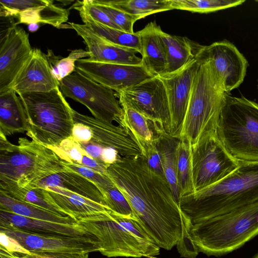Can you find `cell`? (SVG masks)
Returning a JSON list of instances; mask_svg holds the SVG:
<instances>
[{
    "label": "cell",
    "instance_id": "1",
    "mask_svg": "<svg viewBox=\"0 0 258 258\" xmlns=\"http://www.w3.org/2000/svg\"><path fill=\"white\" fill-rule=\"evenodd\" d=\"M107 174L151 241L168 250L176 245L183 234L182 210L166 178L153 171L143 156H121Z\"/></svg>",
    "mask_w": 258,
    "mask_h": 258
},
{
    "label": "cell",
    "instance_id": "2",
    "mask_svg": "<svg viewBox=\"0 0 258 258\" xmlns=\"http://www.w3.org/2000/svg\"><path fill=\"white\" fill-rule=\"evenodd\" d=\"M257 235L258 201L195 224L186 219L176 245L181 257L196 258L199 252L220 257Z\"/></svg>",
    "mask_w": 258,
    "mask_h": 258
},
{
    "label": "cell",
    "instance_id": "3",
    "mask_svg": "<svg viewBox=\"0 0 258 258\" xmlns=\"http://www.w3.org/2000/svg\"><path fill=\"white\" fill-rule=\"evenodd\" d=\"M18 143L0 134V192L14 199L46 177L66 170L51 148L25 137Z\"/></svg>",
    "mask_w": 258,
    "mask_h": 258
},
{
    "label": "cell",
    "instance_id": "4",
    "mask_svg": "<svg viewBox=\"0 0 258 258\" xmlns=\"http://www.w3.org/2000/svg\"><path fill=\"white\" fill-rule=\"evenodd\" d=\"M258 201V162H240L219 182L180 199L181 210L192 224Z\"/></svg>",
    "mask_w": 258,
    "mask_h": 258
},
{
    "label": "cell",
    "instance_id": "5",
    "mask_svg": "<svg viewBox=\"0 0 258 258\" xmlns=\"http://www.w3.org/2000/svg\"><path fill=\"white\" fill-rule=\"evenodd\" d=\"M195 75L179 139L185 140L191 151L217 134L220 116L228 93L212 60L203 58Z\"/></svg>",
    "mask_w": 258,
    "mask_h": 258
},
{
    "label": "cell",
    "instance_id": "6",
    "mask_svg": "<svg viewBox=\"0 0 258 258\" xmlns=\"http://www.w3.org/2000/svg\"><path fill=\"white\" fill-rule=\"evenodd\" d=\"M77 223L97 239L99 251L108 257H148L160 254V248L135 219L111 210L78 220Z\"/></svg>",
    "mask_w": 258,
    "mask_h": 258
},
{
    "label": "cell",
    "instance_id": "7",
    "mask_svg": "<svg viewBox=\"0 0 258 258\" xmlns=\"http://www.w3.org/2000/svg\"><path fill=\"white\" fill-rule=\"evenodd\" d=\"M26 114L32 140L49 148L56 147L72 136L73 108L59 87L47 92L18 94Z\"/></svg>",
    "mask_w": 258,
    "mask_h": 258
},
{
    "label": "cell",
    "instance_id": "8",
    "mask_svg": "<svg viewBox=\"0 0 258 258\" xmlns=\"http://www.w3.org/2000/svg\"><path fill=\"white\" fill-rule=\"evenodd\" d=\"M220 140L239 162H258V103L227 96L217 128Z\"/></svg>",
    "mask_w": 258,
    "mask_h": 258
},
{
    "label": "cell",
    "instance_id": "9",
    "mask_svg": "<svg viewBox=\"0 0 258 258\" xmlns=\"http://www.w3.org/2000/svg\"><path fill=\"white\" fill-rule=\"evenodd\" d=\"M59 87L64 97L85 105L94 117L110 122L115 121L122 126V109L112 89L77 71L60 81Z\"/></svg>",
    "mask_w": 258,
    "mask_h": 258
},
{
    "label": "cell",
    "instance_id": "10",
    "mask_svg": "<svg viewBox=\"0 0 258 258\" xmlns=\"http://www.w3.org/2000/svg\"><path fill=\"white\" fill-rule=\"evenodd\" d=\"M191 159L195 192L219 182L240 163L226 149L217 134L191 151Z\"/></svg>",
    "mask_w": 258,
    "mask_h": 258
},
{
    "label": "cell",
    "instance_id": "11",
    "mask_svg": "<svg viewBox=\"0 0 258 258\" xmlns=\"http://www.w3.org/2000/svg\"><path fill=\"white\" fill-rule=\"evenodd\" d=\"M120 104L135 109L153 124L157 136L167 134L169 121L168 98L164 85L155 76L116 93Z\"/></svg>",
    "mask_w": 258,
    "mask_h": 258
},
{
    "label": "cell",
    "instance_id": "12",
    "mask_svg": "<svg viewBox=\"0 0 258 258\" xmlns=\"http://www.w3.org/2000/svg\"><path fill=\"white\" fill-rule=\"evenodd\" d=\"M1 234L16 245L19 252H91L99 249L95 238L36 234L0 225Z\"/></svg>",
    "mask_w": 258,
    "mask_h": 258
},
{
    "label": "cell",
    "instance_id": "13",
    "mask_svg": "<svg viewBox=\"0 0 258 258\" xmlns=\"http://www.w3.org/2000/svg\"><path fill=\"white\" fill-rule=\"evenodd\" d=\"M201 61L197 55L179 70L158 76L164 85L168 98L170 117L166 132L171 137L179 139L194 79Z\"/></svg>",
    "mask_w": 258,
    "mask_h": 258
},
{
    "label": "cell",
    "instance_id": "14",
    "mask_svg": "<svg viewBox=\"0 0 258 258\" xmlns=\"http://www.w3.org/2000/svg\"><path fill=\"white\" fill-rule=\"evenodd\" d=\"M75 71L118 93L153 77L142 64L104 63L80 59Z\"/></svg>",
    "mask_w": 258,
    "mask_h": 258
},
{
    "label": "cell",
    "instance_id": "15",
    "mask_svg": "<svg viewBox=\"0 0 258 258\" xmlns=\"http://www.w3.org/2000/svg\"><path fill=\"white\" fill-rule=\"evenodd\" d=\"M32 51L29 34L21 27H14L0 38V94L12 90Z\"/></svg>",
    "mask_w": 258,
    "mask_h": 258
},
{
    "label": "cell",
    "instance_id": "16",
    "mask_svg": "<svg viewBox=\"0 0 258 258\" xmlns=\"http://www.w3.org/2000/svg\"><path fill=\"white\" fill-rule=\"evenodd\" d=\"M198 54L203 58L212 60L215 70L223 79L228 93L243 83L248 63L231 42L223 40L208 46L203 45Z\"/></svg>",
    "mask_w": 258,
    "mask_h": 258
},
{
    "label": "cell",
    "instance_id": "17",
    "mask_svg": "<svg viewBox=\"0 0 258 258\" xmlns=\"http://www.w3.org/2000/svg\"><path fill=\"white\" fill-rule=\"evenodd\" d=\"M73 116L74 122L82 123L89 128L88 142L113 149L122 157L143 156L133 137L122 126L81 114L74 109Z\"/></svg>",
    "mask_w": 258,
    "mask_h": 258
},
{
    "label": "cell",
    "instance_id": "18",
    "mask_svg": "<svg viewBox=\"0 0 258 258\" xmlns=\"http://www.w3.org/2000/svg\"><path fill=\"white\" fill-rule=\"evenodd\" d=\"M59 86L54 77L45 54L38 48L25 63L13 84L12 89L18 94L47 92Z\"/></svg>",
    "mask_w": 258,
    "mask_h": 258
},
{
    "label": "cell",
    "instance_id": "19",
    "mask_svg": "<svg viewBox=\"0 0 258 258\" xmlns=\"http://www.w3.org/2000/svg\"><path fill=\"white\" fill-rule=\"evenodd\" d=\"M71 28L81 36L87 46L89 61L123 64H142V58L136 50L117 45L106 41L96 35L88 26L69 23Z\"/></svg>",
    "mask_w": 258,
    "mask_h": 258
},
{
    "label": "cell",
    "instance_id": "20",
    "mask_svg": "<svg viewBox=\"0 0 258 258\" xmlns=\"http://www.w3.org/2000/svg\"><path fill=\"white\" fill-rule=\"evenodd\" d=\"M0 225L31 233L54 236L95 238L77 222L62 224L30 218L0 209Z\"/></svg>",
    "mask_w": 258,
    "mask_h": 258
},
{
    "label": "cell",
    "instance_id": "21",
    "mask_svg": "<svg viewBox=\"0 0 258 258\" xmlns=\"http://www.w3.org/2000/svg\"><path fill=\"white\" fill-rule=\"evenodd\" d=\"M161 29L155 22H151L138 31L142 64L153 76L164 74L167 66L166 49L160 34Z\"/></svg>",
    "mask_w": 258,
    "mask_h": 258
},
{
    "label": "cell",
    "instance_id": "22",
    "mask_svg": "<svg viewBox=\"0 0 258 258\" xmlns=\"http://www.w3.org/2000/svg\"><path fill=\"white\" fill-rule=\"evenodd\" d=\"M47 187L62 188L107 207L104 197L96 185L75 172L66 170L52 174L39 182L35 188Z\"/></svg>",
    "mask_w": 258,
    "mask_h": 258
},
{
    "label": "cell",
    "instance_id": "23",
    "mask_svg": "<svg viewBox=\"0 0 258 258\" xmlns=\"http://www.w3.org/2000/svg\"><path fill=\"white\" fill-rule=\"evenodd\" d=\"M46 188L52 200L72 218L78 220L110 210L107 207L58 187Z\"/></svg>",
    "mask_w": 258,
    "mask_h": 258
},
{
    "label": "cell",
    "instance_id": "24",
    "mask_svg": "<svg viewBox=\"0 0 258 258\" xmlns=\"http://www.w3.org/2000/svg\"><path fill=\"white\" fill-rule=\"evenodd\" d=\"M13 89L0 94V134L6 137L28 131L25 109Z\"/></svg>",
    "mask_w": 258,
    "mask_h": 258
},
{
    "label": "cell",
    "instance_id": "25",
    "mask_svg": "<svg viewBox=\"0 0 258 258\" xmlns=\"http://www.w3.org/2000/svg\"><path fill=\"white\" fill-rule=\"evenodd\" d=\"M160 34L167 56V66L164 74L172 73L183 68L196 57L203 46L192 43L186 37L172 35L161 29Z\"/></svg>",
    "mask_w": 258,
    "mask_h": 258
},
{
    "label": "cell",
    "instance_id": "26",
    "mask_svg": "<svg viewBox=\"0 0 258 258\" xmlns=\"http://www.w3.org/2000/svg\"><path fill=\"white\" fill-rule=\"evenodd\" d=\"M120 106L123 111L122 126L133 137L143 155L148 147L156 142L158 136L146 116L126 105Z\"/></svg>",
    "mask_w": 258,
    "mask_h": 258
},
{
    "label": "cell",
    "instance_id": "27",
    "mask_svg": "<svg viewBox=\"0 0 258 258\" xmlns=\"http://www.w3.org/2000/svg\"><path fill=\"white\" fill-rule=\"evenodd\" d=\"M0 209L24 217L62 224H74L77 221L63 217L35 205L16 200L0 192Z\"/></svg>",
    "mask_w": 258,
    "mask_h": 258
},
{
    "label": "cell",
    "instance_id": "28",
    "mask_svg": "<svg viewBox=\"0 0 258 258\" xmlns=\"http://www.w3.org/2000/svg\"><path fill=\"white\" fill-rule=\"evenodd\" d=\"M68 10L54 5L51 1L46 6L31 8L20 12L17 15V25L42 23L59 28L69 18Z\"/></svg>",
    "mask_w": 258,
    "mask_h": 258
},
{
    "label": "cell",
    "instance_id": "29",
    "mask_svg": "<svg viewBox=\"0 0 258 258\" xmlns=\"http://www.w3.org/2000/svg\"><path fill=\"white\" fill-rule=\"evenodd\" d=\"M191 151L188 143L184 139H179L175 150V159L180 199L195 192Z\"/></svg>",
    "mask_w": 258,
    "mask_h": 258
},
{
    "label": "cell",
    "instance_id": "30",
    "mask_svg": "<svg viewBox=\"0 0 258 258\" xmlns=\"http://www.w3.org/2000/svg\"><path fill=\"white\" fill-rule=\"evenodd\" d=\"M178 140L171 137L168 134L162 135L158 137L157 145L161 155L165 177L179 203L180 194L177 181L175 159V150Z\"/></svg>",
    "mask_w": 258,
    "mask_h": 258
},
{
    "label": "cell",
    "instance_id": "31",
    "mask_svg": "<svg viewBox=\"0 0 258 258\" xmlns=\"http://www.w3.org/2000/svg\"><path fill=\"white\" fill-rule=\"evenodd\" d=\"M101 1L104 4L134 16L139 20L151 14L173 10L170 0H101Z\"/></svg>",
    "mask_w": 258,
    "mask_h": 258
},
{
    "label": "cell",
    "instance_id": "32",
    "mask_svg": "<svg viewBox=\"0 0 258 258\" xmlns=\"http://www.w3.org/2000/svg\"><path fill=\"white\" fill-rule=\"evenodd\" d=\"M96 35L111 43L132 48L141 52L140 36L138 31L128 33L121 30L94 22L85 24Z\"/></svg>",
    "mask_w": 258,
    "mask_h": 258
},
{
    "label": "cell",
    "instance_id": "33",
    "mask_svg": "<svg viewBox=\"0 0 258 258\" xmlns=\"http://www.w3.org/2000/svg\"><path fill=\"white\" fill-rule=\"evenodd\" d=\"M173 9L209 13L242 5L244 0H170Z\"/></svg>",
    "mask_w": 258,
    "mask_h": 258
},
{
    "label": "cell",
    "instance_id": "34",
    "mask_svg": "<svg viewBox=\"0 0 258 258\" xmlns=\"http://www.w3.org/2000/svg\"><path fill=\"white\" fill-rule=\"evenodd\" d=\"M54 77L60 82L63 79L75 71V63L84 57H89L88 51L82 49L73 50L67 57L56 56L51 50L46 54Z\"/></svg>",
    "mask_w": 258,
    "mask_h": 258
},
{
    "label": "cell",
    "instance_id": "35",
    "mask_svg": "<svg viewBox=\"0 0 258 258\" xmlns=\"http://www.w3.org/2000/svg\"><path fill=\"white\" fill-rule=\"evenodd\" d=\"M100 191L107 207L111 211L122 217L135 220L129 203L112 180Z\"/></svg>",
    "mask_w": 258,
    "mask_h": 258
},
{
    "label": "cell",
    "instance_id": "36",
    "mask_svg": "<svg viewBox=\"0 0 258 258\" xmlns=\"http://www.w3.org/2000/svg\"><path fill=\"white\" fill-rule=\"evenodd\" d=\"M15 199L35 205L63 217L69 216L55 204L48 190L44 188L31 189L20 195Z\"/></svg>",
    "mask_w": 258,
    "mask_h": 258
},
{
    "label": "cell",
    "instance_id": "37",
    "mask_svg": "<svg viewBox=\"0 0 258 258\" xmlns=\"http://www.w3.org/2000/svg\"><path fill=\"white\" fill-rule=\"evenodd\" d=\"M73 8L78 11L84 24L94 22L120 30L92 0L78 1Z\"/></svg>",
    "mask_w": 258,
    "mask_h": 258
},
{
    "label": "cell",
    "instance_id": "38",
    "mask_svg": "<svg viewBox=\"0 0 258 258\" xmlns=\"http://www.w3.org/2000/svg\"><path fill=\"white\" fill-rule=\"evenodd\" d=\"M92 2L102 10L112 21L122 31L133 33L134 23L139 19L114 7L103 3L101 0H92Z\"/></svg>",
    "mask_w": 258,
    "mask_h": 258
},
{
    "label": "cell",
    "instance_id": "39",
    "mask_svg": "<svg viewBox=\"0 0 258 258\" xmlns=\"http://www.w3.org/2000/svg\"><path fill=\"white\" fill-rule=\"evenodd\" d=\"M64 161L80 165L86 152L79 144L71 137L63 141L59 145L50 148Z\"/></svg>",
    "mask_w": 258,
    "mask_h": 258
},
{
    "label": "cell",
    "instance_id": "40",
    "mask_svg": "<svg viewBox=\"0 0 258 258\" xmlns=\"http://www.w3.org/2000/svg\"><path fill=\"white\" fill-rule=\"evenodd\" d=\"M62 164L66 170L77 173L94 183L100 191L111 181V179L107 175L100 174L82 165L62 160Z\"/></svg>",
    "mask_w": 258,
    "mask_h": 258
},
{
    "label": "cell",
    "instance_id": "41",
    "mask_svg": "<svg viewBox=\"0 0 258 258\" xmlns=\"http://www.w3.org/2000/svg\"><path fill=\"white\" fill-rule=\"evenodd\" d=\"M150 168L156 173L165 178L161 157L157 147V141L148 147L143 154Z\"/></svg>",
    "mask_w": 258,
    "mask_h": 258
},
{
    "label": "cell",
    "instance_id": "42",
    "mask_svg": "<svg viewBox=\"0 0 258 258\" xmlns=\"http://www.w3.org/2000/svg\"><path fill=\"white\" fill-rule=\"evenodd\" d=\"M21 258H89L88 252H48L22 253Z\"/></svg>",
    "mask_w": 258,
    "mask_h": 258
},
{
    "label": "cell",
    "instance_id": "43",
    "mask_svg": "<svg viewBox=\"0 0 258 258\" xmlns=\"http://www.w3.org/2000/svg\"><path fill=\"white\" fill-rule=\"evenodd\" d=\"M100 174H107L108 166L102 163L89 155L86 152L84 155L81 164Z\"/></svg>",
    "mask_w": 258,
    "mask_h": 258
},
{
    "label": "cell",
    "instance_id": "44",
    "mask_svg": "<svg viewBox=\"0 0 258 258\" xmlns=\"http://www.w3.org/2000/svg\"><path fill=\"white\" fill-rule=\"evenodd\" d=\"M0 258H21V257L15 254L13 251L6 247L5 245L1 243Z\"/></svg>",
    "mask_w": 258,
    "mask_h": 258
},
{
    "label": "cell",
    "instance_id": "45",
    "mask_svg": "<svg viewBox=\"0 0 258 258\" xmlns=\"http://www.w3.org/2000/svg\"><path fill=\"white\" fill-rule=\"evenodd\" d=\"M39 27V23H31L28 25V30L31 32H36Z\"/></svg>",
    "mask_w": 258,
    "mask_h": 258
},
{
    "label": "cell",
    "instance_id": "46",
    "mask_svg": "<svg viewBox=\"0 0 258 258\" xmlns=\"http://www.w3.org/2000/svg\"><path fill=\"white\" fill-rule=\"evenodd\" d=\"M253 258H258V253H256L253 257Z\"/></svg>",
    "mask_w": 258,
    "mask_h": 258
},
{
    "label": "cell",
    "instance_id": "47",
    "mask_svg": "<svg viewBox=\"0 0 258 258\" xmlns=\"http://www.w3.org/2000/svg\"><path fill=\"white\" fill-rule=\"evenodd\" d=\"M148 258H156V257H155V256H150L148 257Z\"/></svg>",
    "mask_w": 258,
    "mask_h": 258
},
{
    "label": "cell",
    "instance_id": "48",
    "mask_svg": "<svg viewBox=\"0 0 258 258\" xmlns=\"http://www.w3.org/2000/svg\"><path fill=\"white\" fill-rule=\"evenodd\" d=\"M257 89H258V79L257 80Z\"/></svg>",
    "mask_w": 258,
    "mask_h": 258
}]
</instances>
